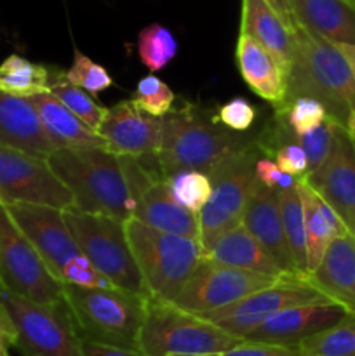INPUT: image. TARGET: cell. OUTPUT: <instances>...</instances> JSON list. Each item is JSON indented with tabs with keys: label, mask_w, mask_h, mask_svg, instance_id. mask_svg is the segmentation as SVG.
<instances>
[{
	"label": "cell",
	"mask_w": 355,
	"mask_h": 356,
	"mask_svg": "<svg viewBox=\"0 0 355 356\" xmlns=\"http://www.w3.org/2000/svg\"><path fill=\"white\" fill-rule=\"evenodd\" d=\"M0 284L3 291L35 302L63 301V284L52 277L3 204H0Z\"/></svg>",
	"instance_id": "cell-11"
},
{
	"label": "cell",
	"mask_w": 355,
	"mask_h": 356,
	"mask_svg": "<svg viewBox=\"0 0 355 356\" xmlns=\"http://www.w3.org/2000/svg\"><path fill=\"white\" fill-rule=\"evenodd\" d=\"M305 179L355 235V136L338 127L326 162Z\"/></svg>",
	"instance_id": "cell-15"
},
{
	"label": "cell",
	"mask_w": 355,
	"mask_h": 356,
	"mask_svg": "<svg viewBox=\"0 0 355 356\" xmlns=\"http://www.w3.org/2000/svg\"><path fill=\"white\" fill-rule=\"evenodd\" d=\"M354 236H355V235H354Z\"/></svg>",
	"instance_id": "cell-49"
},
{
	"label": "cell",
	"mask_w": 355,
	"mask_h": 356,
	"mask_svg": "<svg viewBox=\"0 0 355 356\" xmlns=\"http://www.w3.org/2000/svg\"><path fill=\"white\" fill-rule=\"evenodd\" d=\"M124 228L146 294L173 301L200 264L204 256L200 242L160 232L134 218L125 219Z\"/></svg>",
	"instance_id": "cell-6"
},
{
	"label": "cell",
	"mask_w": 355,
	"mask_h": 356,
	"mask_svg": "<svg viewBox=\"0 0 355 356\" xmlns=\"http://www.w3.org/2000/svg\"><path fill=\"white\" fill-rule=\"evenodd\" d=\"M212 117L223 127L242 134L253 127L254 120H256V108L246 97L239 96L230 99L228 103L221 104Z\"/></svg>",
	"instance_id": "cell-38"
},
{
	"label": "cell",
	"mask_w": 355,
	"mask_h": 356,
	"mask_svg": "<svg viewBox=\"0 0 355 356\" xmlns=\"http://www.w3.org/2000/svg\"><path fill=\"white\" fill-rule=\"evenodd\" d=\"M63 216L84 256L113 287L148 296L125 236L124 221L79 209L63 211Z\"/></svg>",
	"instance_id": "cell-8"
},
{
	"label": "cell",
	"mask_w": 355,
	"mask_h": 356,
	"mask_svg": "<svg viewBox=\"0 0 355 356\" xmlns=\"http://www.w3.org/2000/svg\"><path fill=\"white\" fill-rule=\"evenodd\" d=\"M294 58L285 103L313 97L340 129L355 134V80L336 45L294 23ZM284 103V104H285Z\"/></svg>",
	"instance_id": "cell-1"
},
{
	"label": "cell",
	"mask_w": 355,
	"mask_h": 356,
	"mask_svg": "<svg viewBox=\"0 0 355 356\" xmlns=\"http://www.w3.org/2000/svg\"><path fill=\"white\" fill-rule=\"evenodd\" d=\"M47 163L72 191L75 209L125 221L132 218L134 200L118 156L106 148H61L47 156Z\"/></svg>",
	"instance_id": "cell-3"
},
{
	"label": "cell",
	"mask_w": 355,
	"mask_h": 356,
	"mask_svg": "<svg viewBox=\"0 0 355 356\" xmlns=\"http://www.w3.org/2000/svg\"><path fill=\"white\" fill-rule=\"evenodd\" d=\"M347 316V309L333 301L292 306L265 320L246 339L294 346L305 337L329 329Z\"/></svg>",
	"instance_id": "cell-17"
},
{
	"label": "cell",
	"mask_w": 355,
	"mask_h": 356,
	"mask_svg": "<svg viewBox=\"0 0 355 356\" xmlns=\"http://www.w3.org/2000/svg\"><path fill=\"white\" fill-rule=\"evenodd\" d=\"M298 356H355V316L312 334L294 344Z\"/></svg>",
	"instance_id": "cell-30"
},
{
	"label": "cell",
	"mask_w": 355,
	"mask_h": 356,
	"mask_svg": "<svg viewBox=\"0 0 355 356\" xmlns=\"http://www.w3.org/2000/svg\"><path fill=\"white\" fill-rule=\"evenodd\" d=\"M3 207L59 284L84 289H113L84 256L66 225L63 211L30 204H3Z\"/></svg>",
	"instance_id": "cell-4"
},
{
	"label": "cell",
	"mask_w": 355,
	"mask_h": 356,
	"mask_svg": "<svg viewBox=\"0 0 355 356\" xmlns=\"http://www.w3.org/2000/svg\"><path fill=\"white\" fill-rule=\"evenodd\" d=\"M275 113L285 117V122L296 136L308 134L310 131L319 127L327 118V111L322 104L313 97H296L285 103L282 108H277Z\"/></svg>",
	"instance_id": "cell-36"
},
{
	"label": "cell",
	"mask_w": 355,
	"mask_h": 356,
	"mask_svg": "<svg viewBox=\"0 0 355 356\" xmlns=\"http://www.w3.org/2000/svg\"><path fill=\"white\" fill-rule=\"evenodd\" d=\"M26 99L37 110L42 127L52 145L56 146V149L86 148V146L106 148L101 136L87 127L68 108L63 106L51 92L37 94V96L26 97Z\"/></svg>",
	"instance_id": "cell-27"
},
{
	"label": "cell",
	"mask_w": 355,
	"mask_h": 356,
	"mask_svg": "<svg viewBox=\"0 0 355 356\" xmlns=\"http://www.w3.org/2000/svg\"><path fill=\"white\" fill-rule=\"evenodd\" d=\"M306 282L355 316V236L348 233L334 240Z\"/></svg>",
	"instance_id": "cell-20"
},
{
	"label": "cell",
	"mask_w": 355,
	"mask_h": 356,
	"mask_svg": "<svg viewBox=\"0 0 355 356\" xmlns=\"http://www.w3.org/2000/svg\"><path fill=\"white\" fill-rule=\"evenodd\" d=\"M167 179H169V186L174 198L187 211L198 216V212L205 207L212 193L209 177L198 170H181V172L173 174Z\"/></svg>",
	"instance_id": "cell-33"
},
{
	"label": "cell",
	"mask_w": 355,
	"mask_h": 356,
	"mask_svg": "<svg viewBox=\"0 0 355 356\" xmlns=\"http://www.w3.org/2000/svg\"><path fill=\"white\" fill-rule=\"evenodd\" d=\"M322 301H329V299L320 294L313 285H310L306 278L282 277L270 287L254 292V294L240 299L239 302L198 316L214 323L225 332L246 339L258 325H261L270 316L292 308V306Z\"/></svg>",
	"instance_id": "cell-13"
},
{
	"label": "cell",
	"mask_w": 355,
	"mask_h": 356,
	"mask_svg": "<svg viewBox=\"0 0 355 356\" xmlns=\"http://www.w3.org/2000/svg\"><path fill=\"white\" fill-rule=\"evenodd\" d=\"M260 156L261 152L254 139L249 146L230 155L205 174L211 181L212 193L205 207L198 212V242L202 250L223 233L242 225Z\"/></svg>",
	"instance_id": "cell-10"
},
{
	"label": "cell",
	"mask_w": 355,
	"mask_h": 356,
	"mask_svg": "<svg viewBox=\"0 0 355 356\" xmlns=\"http://www.w3.org/2000/svg\"><path fill=\"white\" fill-rule=\"evenodd\" d=\"M278 207H281L282 226H284L285 240L291 250L292 263L299 277L306 278L308 275V259H306V235L303 207L299 200L298 188L291 186L285 190H277Z\"/></svg>",
	"instance_id": "cell-29"
},
{
	"label": "cell",
	"mask_w": 355,
	"mask_h": 356,
	"mask_svg": "<svg viewBox=\"0 0 355 356\" xmlns=\"http://www.w3.org/2000/svg\"><path fill=\"white\" fill-rule=\"evenodd\" d=\"M63 76H65L72 86L86 90L87 94H90V96L94 97L113 86V79H111V75L108 73V70L104 68L103 65H100V63L87 58V56L82 54L80 51H75L72 66H70L66 72H63Z\"/></svg>",
	"instance_id": "cell-35"
},
{
	"label": "cell",
	"mask_w": 355,
	"mask_h": 356,
	"mask_svg": "<svg viewBox=\"0 0 355 356\" xmlns=\"http://www.w3.org/2000/svg\"><path fill=\"white\" fill-rule=\"evenodd\" d=\"M254 179L260 181L261 184H265L270 190H285V188H291L296 184V177L284 174L271 159L268 156H260L256 162V169H254Z\"/></svg>",
	"instance_id": "cell-41"
},
{
	"label": "cell",
	"mask_w": 355,
	"mask_h": 356,
	"mask_svg": "<svg viewBox=\"0 0 355 356\" xmlns=\"http://www.w3.org/2000/svg\"><path fill=\"white\" fill-rule=\"evenodd\" d=\"M146 299L148 296L132 294L117 287L63 285V301L68 306L80 339L129 350H138Z\"/></svg>",
	"instance_id": "cell-5"
},
{
	"label": "cell",
	"mask_w": 355,
	"mask_h": 356,
	"mask_svg": "<svg viewBox=\"0 0 355 356\" xmlns=\"http://www.w3.org/2000/svg\"><path fill=\"white\" fill-rule=\"evenodd\" d=\"M277 280L281 278L237 270L202 259L180 294L169 302L183 312L204 315L239 302L240 299L254 292L270 287Z\"/></svg>",
	"instance_id": "cell-14"
},
{
	"label": "cell",
	"mask_w": 355,
	"mask_h": 356,
	"mask_svg": "<svg viewBox=\"0 0 355 356\" xmlns=\"http://www.w3.org/2000/svg\"><path fill=\"white\" fill-rule=\"evenodd\" d=\"M334 45H336V49L345 58V61H347L348 68H350L352 72V76H354L355 80V45H348V44H334Z\"/></svg>",
	"instance_id": "cell-45"
},
{
	"label": "cell",
	"mask_w": 355,
	"mask_h": 356,
	"mask_svg": "<svg viewBox=\"0 0 355 356\" xmlns=\"http://www.w3.org/2000/svg\"><path fill=\"white\" fill-rule=\"evenodd\" d=\"M132 218L160 232L198 240V216L187 211L174 198L169 179L159 176L136 200Z\"/></svg>",
	"instance_id": "cell-21"
},
{
	"label": "cell",
	"mask_w": 355,
	"mask_h": 356,
	"mask_svg": "<svg viewBox=\"0 0 355 356\" xmlns=\"http://www.w3.org/2000/svg\"><path fill=\"white\" fill-rule=\"evenodd\" d=\"M352 2H355V0H352Z\"/></svg>",
	"instance_id": "cell-48"
},
{
	"label": "cell",
	"mask_w": 355,
	"mask_h": 356,
	"mask_svg": "<svg viewBox=\"0 0 355 356\" xmlns=\"http://www.w3.org/2000/svg\"><path fill=\"white\" fill-rule=\"evenodd\" d=\"M0 92L31 97L51 92V73L44 65L10 54L0 63Z\"/></svg>",
	"instance_id": "cell-28"
},
{
	"label": "cell",
	"mask_w": 355,
	"mask_h": 356,
	"mask_svg": "<svg viewBox=\"0 0 355 356\" xmlns=\"http://www.w3.org/2000/svg\"><path fill=\"white\" fill-rule=\"evenodd\" d=\"M270 156L282 172L289 174V176L296 177V179L305 177L306 172H308L306 153L303 152V148L298 143H294V138H292L291 143H284L278 148H275Z\"/></svg>",
	"instance_id": "cell-39"
},
{
	"label": "cell",
	"mask_w": 355,
	"mask_h": 356,
	"mask_svg": "<svg viewBox=\"0 0 355 356\" xmlns=\"http://www.w3.org/2000/svg\"><path fill=\"white\" fill-rule=\"evenodd\" d=\"M354 136H355V134H354Z\"/></svg>",
	"instance_id": "cell-50"
},
{
	"label": "cell",
	"mask_w": 355,
	"mask_h": 356,
	"mask_svg": "<svg viewBox=\"0 0 355 356\" xmlns=\"http://www.w3.org/2000/svg\"><path fill=\"white\" fill-rule=\"evenodd\" d=\"M180 44L167 26L152 23L138 33V54L150 72H160L178 56Z\"/></svg>",
	"instance_id": "cell-32"
},
{
	"label": "cell",
	"mask_w": 355,
	"mask_h": 356,
	"mask_svg": "<svg viewBox=\"0 0 355 356\" xmlns=\"http://www.w3.org/2000/svg\"><path fill=\"white\" fill-rule=\"evenodd\" d=\"M82 353L84 356H146L138 350L110 346V344L94 343L87 339H82Z\"/></svg>",
	"instance_id": "cell-42"
},
{
	"label": "cell",
	"mask_w": 355,
	"mask_h": 356,
	"mask_svg": "<svg viewBox=\"0 0 355 356\" xmlns=\"http://www.w3.org/2000/svg\"><path fill=\"white\" fill-rule=\"evenodd\" d=\"M204 356H298L296 346H285V344L258 343V341L244 339L237 346L230 348L219 353L204 355Z\"/></svg>",
	"instance_id": "cell-40"
},
{
	"label": "cell",
	"mask_w": 355,
	"mask_h": 356,
	"mask_svg": "<svg viewBox=\"0 0 355 356\" xmlns=\"http://www.w3.org/2000/svg\"><path fill=\"white\" fill-rule=\"evenodd\" d=\"M202 259L237 268V270L267 275V277H289L275 264V261L268 256L267 250L260 245V242L251 235L249 229L244 225L235 226L216 238L204 250Z\"/></svg>",
	"instance_id": "cell-25"
},
{
	"label": "cell",
	"mask_w": 355,
	"mask_h": 356,
	"mask_svg": "<svg viewBox=\"0 0 355 356\" xmlns=\"http://www.w3.org/2000/svg\"><path fill=\"white\" fill-rule=\"evenodd\" d=\"M0 145L42 159L56 152L30 101L3 92H0Z\"/></svg>",
	"instance_id": "cell-22"
},
{
	"label": "cell",
	"mask_w": 355,
	"mask_h": 356,
	"mask_svg": "<svg viewBox=\"0 0 355 356\" xmlns=\"http://www.w3.org/2000/svg\"><path fill=\"white\" fill-rule=\"evenodd\" d=\"M97 134L115 156L148 159L155 156L159 148L160 118L143 113L131 99H125L106 108Z\"/></svg>",
	"instance_id": "cell-16"
},
{
	"label": "cell",
	"mask_w": 355,
	"mask_h": 356,
	"mask_svg": "<svg viewBox=\"0 0 355 356\" xmlns=\"http://www.w3.org/2000/svg\"><path fill=\"white\" fill-rule=\"evenodd\" d=\"M253 141L249 136L223 127L202 108L188 104L160 118L155 163L166 179L181 170L209 174L218 163Z\"/></svg>",
	"instance_id": "cell-2"
},
{
	"label": "cell",
	"mask_w": 355,
	"mask_h": 356,
	"mask_svg": "<svg viewBox=\"0 0 355 356\" xmlns=\"http://www.w3.org/2000/svg\"><path fill=\"white\" fill-rule=\"evenodd\" d=\"M336 129L338 125L327 117L319 127L310 131L308 134H303V136L294 134V143H298V145L301 146L303 152L306 153V160H308V172L306 174L317 170L324 162H326L331 149H333Z\"/></svg>",
	"instance_id": "cell-37"
},
{
	"label": "cell",
	"mask_w": 355,
	"mask_h": 356,
	"mask_svg": "<svg viewBox=\"0 0 355 356\" xmlns=\"http://www.w3.org/2000/svg\"><path fill=\"white\" fill-rule=\"evenodd\" d=\"M299 200L303 207V219H305L306 235V259H308V275L315 270L322 261L327 247L340 236L348 235L347 226L340 219V216L333 211V207L320 198V195L306 183L305 177L296 181ZM306 275V277H308Z\"/></svg>",
	"instance_id": "cell-24"
},
{
	"label": "cell",
	"mask_w": 355,
	"mask_h": 356,
	"mask_svg": "<svg viewBox=\"0 0 355 356\" xmlns=\"http://www.w3.org/2000/svg\"><path fill=\"white\" fill-rule=\"evenodd\" d=\"M14 343H16V330H14L6 308L0 305V353L9 355V350L14 348Z\"/></svg>",
	"instance_id": "cell-43"
},
{
	"label": "cell",
	"mask_w": 355,
	"mask_h": 356,
	"mask_svg": "<svg viewBox=\"0 0 355 356\" xmlns=\"http://www.w3.org/2000/svg\"><path fill=\"white\" fill-rule=\"evenodd\" d=\"M174 97L176 96L164 80L155 75H146L138 82L131 103L150 117L162 118L173 110Z\"/></svg>",
	"instance_id": "cell-34"
},
{
	"label": "cell",
	"mask_w": 355,
	"mask_h": 356,
	"mask_svg": "<svg viewBox=\"0 0 355 356\" xmlns=\"http://www.w3.org/2000/svg\"><path fill=\"white\" fill-rule=\"evenodd\" d=\"M51 94L63 106L68 108L75 117H79L87 127L96 132L100 131L106 108L101 106L86 90L72 86L63 76V72H56L54 76H51Z\"/></svg>",
	"instance_id": "cell-31"
},
{
	"label": "cell",
	"mask_w": 355,
	"mask_h": 356,
	"mask_svg": "<svg viewBox=\"0 0 355 356\" xmlns=\"http://www.w3.org/2000/svg\"><path fill=\"white\" fill-rule=\"evenodd\" d=\"M235 59L244 82L256 96L274 104L275 110L284 106L289 72L270 51L240 31L235 45Z\"/></svg>",
	"instance_id": "cell-19"
},
{
	"label": "cell",
	"mask_w": 355,
	"mask_h": 356,
	"mask_svg": "<svg viewBox=\"0 0 355 356\" xmlns=\"http://www.w3.org/2000/svg\"><path fill=\"white\" fill-rule=\"evenodd\" d=\"M14 330V348L23 356H84L82 339L65 301L35 302L13 292H0Z\"/></svg>",
	"instance_id": "cell-9"
},
{
	"label": "cell",
	"mask_w": 355,
	"mask_h": 356,
	"mask_svg": "<svg viewBox=\"0 0 355 356\" xmlns=\"http://www.w3.org/2000/svg\"><path fill=\"white\" fill-rule=\"evenodd\" d=\"M242 341L202 316L148 296L138 351L146 356H204L226 351Z\"/></svg>",
	"instance_id": "cell-7"
},
{
	"label": "cell",
	"mask_w": 355,
	"mask_h": 356,
	"mask_svg": "<svg viewBox=\"0 0 355 356\" xmlns=\"http://www.w3.org/2000/svg\"><path fill=\"white\" fill-rule=\"evenodd\" d=\"M292 16L306 30L331 44L355 45V2L352 0H289Z\"/></svg>",
	"instance_id": "cell-26"
},
{
	"label": "cell",
	"mask_w": 355,
	"mask_h": 356,
	"mask_svg": "<svg viewBox=\"0 0 355 356\" xmlns=\"http://www.w3.org/2000/svg\"><path fill=\"white\" fill-rule=\"evenodd\" d=\"M3 291V289H2V284H0V292H2Z\"/></svg>",
	"instance_id": "cell-47"
},
{
	"label": "cell",
	"mask_w": 355,
	"mask_h": 356,
	"mask_svg": "<svg viewBox=\"0 0 355 356\" xmlns=\"http://www.w3.org/2000/svg\"><path fill=\"white\" fill-rule=\"evenodd\" d=\"M242 225L249 229L251 235L260 242V245L267 250L268 256L285 275L299 277L292 263L287 240H285L277 191L270 190L254 179L249 198H247Z\"/></svg>",
	"instance_id": "cell-18"
},
{
	"label": "cell",
	"mask_w": 355,
	"mask_h": 356,
	"mask_svg": "<svg viewBox=\"0 0 355 356\" xmlns=\"http://www.w3.org/2000/svg\"><path fill=\"white\" fill-rule=\"evenodd\" d=\"M0 204H30L68 211L73 195L49 167L47 159L0 145Z\"/></svg>",
	"instance_id": "cell-12"
},
{
	"label": "cell",
	"mask_w": 355,
	"mask_h": 356,
	"mask_svg": "<svg viewBox=\"0 0 355 356\" xmlns=\"http://www.w3.org/2000/svg\"><path fill=\"white\" fill-rule=\"evenodd\" d=\"M240 31L260 42L291 72L296 49L294 24L287 23L268 0H244Z\"/></svg>",
	"instance_id": "cell-23"
},
{
	"label": "cell",
	"mask_w": 355,
	"mask_h": 356,
	"mask_svg": "<svg viewBox=\"0 0 355 356\" xmlns=\"http://www.w3.org/2000/svg\"><path fill=\"white\" fill-rule=\"evenodd\" d=\"M268 3H270V6L274 7V9L277 10V13L281 14L285 21H287V23H291V24L296 23L294 16H292L291 6H289V0H268Z\"/></svg>",
	"instance_id": "cell-44"
},
{
	"label": "cell",
	"mask_w": 355,
	"mask_h": 356,
	"mask_svg": "<svg viewBox=\"0 0 355 356\" xmlns=\"http://www.w3.org/2000/svg\"><path fill=\"white\" fill-rule=\"evenodd\" d=\"M0 356H9V355H6V353H0Z\"/></svg>",
	"instance_id": "cell-46"
}]
</instances>
